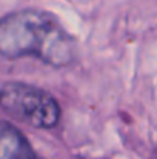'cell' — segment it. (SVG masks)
Listing matches in <instances>:
<instances>
[{"label": "cell", "instance_id": "1", "mask_svg": "<svg viewBox=\"0 0 157 159\" xmlns=\"http://www.w3.org/2000/svg\"><path fill=\"white\" fill-rule=\"evenodd\" d=\"M0 54L11 59L34 56L50 66L62 68L74 60L76 43L54 16L22 9L0 19Z\"/></svg>", "mask_w": 157, "mask_h": 159}, {"label": "cell", "instance_id": "2", "mask_svg": "<svg viewBox=\"0 0 157 159\" xmlns=\"http://www.w3.org/2000/svg\"><path fill=\"white\" fill-rule=\"evenodd\" d=\"M0 107L11 117L36 128H52L60 120V107L42 88L8 82L0 88Z\"/></svg>", "mask_w": 157, "mask_h": 159}, {"label": "cell", "instance_id": "3", "mask_svg": "<svg viewBox=\"0 0 157 159\" xmlns=\"http://www.w3.org/2000/svg\"><path fill=\"white\" fill-rule=\"evenodd\" d=\"M0 159H37L29 141L5 120H0Z\"/></svg>", "mask_w": 157, "mask_h": 159}]
</instances>
